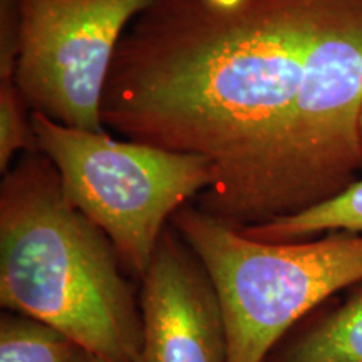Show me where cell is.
I'll list each match as a JSON object with an SVG mask.
<instances>
[{
    "instance_id": "cell-7",
    "label": "cell",
    "mask_w": 362,
    "mask_h": 362,
    "mask_svg": "<svg viewBox=\"0 0 362 362\" xmlns=\"http://www.w3.org/2000/svg\"><path fill=\"white\" fill-rule=\"evenodd\" d=\"M143 337L136 362H226L225 320L205 267L168 225L139 292Z\"/></svg>"
},
{
    "instance_id": "cell-3",
    "label": "cell",
    "mask_w": 362,
    "mask_h": 362,
    "mask_svg": "<svg viewBox=\"0 0 362 362\" xmlns=\"http://www.w3.org/2000/svg\"><path fill=\"white\" fill-rule=\"evenodd\" d=\"M170 225L205 267L225 320L226 362H265L325 300L362 280V233L274 242L185 205Z\"/></svg>"
},
{
    "instance_id": "cell-10",
    "label": "cell",
    "mask_w": 362,
    "mask_h": 362,
    "mask_svg": "<svg viewBox=\"0 0 362 362\" xmlns=\"http://www.w3.org/2000/svg\"><path fill=\"white\" fill-rule=\"evenodd\" d=\"M83 347L34 317L6 310L0 317V362H74Z\"/></svg>"
},
{
    "instance_id": "cell-14",
    "label": "cell",
    "mask_w": 362,
    "mask_h": 362,
    "mask_svg": "<svg viewBox=\"0 0 362 362\" xmlns=\"http://www.w3.org/2000/svg\"><path fill=\"white\" fill-rule=\"evenodd\" d=\"M361 139H362V115H361Z\"/></svg>"
},
{
    "instance_id": "cell-2",
    "label": "cell",
    "mask_w": 362,
    "mask_h": 362,
    "mask_svg": "<svg viewBox=\"0 0 362 362\" xmlns=\"http://www.w3.org/2000/svg\"><path fill=\"white\" fill-rule=\"evenodd\" d=\"M107 235L67 200L56 166L22 153L0 185V304L110 362H136L139 302Z\"/></svg>"
},
{
    "instance_id": "cell-6",
    "label": "cell",
    "mask_w": 362,
    "mask_h": 362,
    "mask_svg": "<svg viewBox=\"0 0 362 362\" xmlns=\"http://www.w3.org/2000/svg\"><path fill=\"white\" fill-rule=\"evenodd\" d=\"M153 0H19L17 89L30 112L107 131L101 104L116 49Z\"/></svg>"
},
{
    "instance_id": "cell-8",
    "label": "cell",
    "mask_w": 362,
    "mask_h": 362,
    "mask_svg": "<svg viewBox=\"0 0 362 362\" xmlns=\"http://www.w3.org/2000/svg\"><path fill=\"white\" fill-rule=\"evenodd\" d=\"M265 362H362V280L302 319Z\"/></svg>"
},
{
    "instance_id": "cell-1",
    "label": "cell",
    "mask_w": 362,
    "mask_h": 362,
    "mask_svg": "<svg viewBox=\"0 0 362 362\" xmlns=\"http://www.w3.org/2000/svg\"><path fill=\"white\" fill-rule=\"evenodd\" d=\"M320 0H153L112 59L103 126L203 156L198 208L237 228L285 216L284 146Z\"/></svg>"
},
{
    "instance_id": "cell-11",
    "label": "cell",
    "mask_w": 362,
    "mask_h": 362,
    "mask_svg": "<svg viewBox=\"0 0 362 362\" xmlns=\"http://www.w3.org/2000/svg\"><path fill=\"white\" fill-rule=\"evenodd\" d=\"M29 104L13 79H0V171L7 173L17 153L35 151Z\"/></svg>"
},
{
    "instance_id": "cell-4",
    "label": "cell",
    "mask_w": 362,
    "mask_h": 362,
    "mask_svg": "<svg viewBox=\"0 0 362 362\" xmlns=\"http://www.w3.org/2000/svg\"><path fill=\"white\" fill-rule=\"evenodd\" d=\"M30 121L35 149L56 166L67 200L107 235L126 272L141 279L171 216L210 188V163L40 112H30Z\"/></svg>"
},
{
    "instance_id": "cell-5",
    "label": "cell",
    "mask_w": 362,
    "mask_h": 362,
    "mask_svg": "<svg viewBox=\"0 0 362 362\" xmlns=\"http://www.w3.org/2000/svg\"><path fill=\"white\" fill-rule=\"evenodd\" d=\"M361 115L362 0H320L285 134V216L361 178Z\"/></svg>"
},
{
    "instance_id": "cell-9",
    "label": "cell",
    "mask_w": 362,
    "mask_h": 362,
    "mask_svg": "<svg viewBox=\"0 0 362 362\" xmlns=\"http://www.w3.org/2000/svg\"><path fill=\"white\" fill-rule=\"evenodd\" d=\"M248 237L291 242L329 232L362 233V176L330 200L265 225L240 228Z\"/></svg>"
},
{
    "instance_id": "cell-13",
    "label": "cell",
    "mask_w": 362,
    "mask_h": 362,
    "mask_svg": "<svg viewBox=\"0 0 362 362\" xmlns=\"http://www.w3.org/2000/svg\"><path fill=\"white\" fill-rule=\"evenodd\" d=\"M74 362H110V361L103 359V357H99L96 354H93V352L83 349L79 352V356L76 357Z\"/></svg>"
},
{
    "instance_id": "cell-12",
    "label": "cell",
    "mask_w": 362,
    "mask_h": 362,
    "mask_svg": "<svg viewBox=\"0 0 362 362\" xmlns=\"http://www.w3.org/2000/svg\"><path fill=\"white\" fill-rule=\"evenodd\" d=\"M19 45V0H0V79H13Z\"/></svg>"
}]
</instances>
